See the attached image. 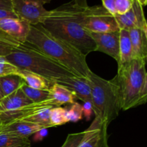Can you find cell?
<instances>
[{
  "label": "cell",
  "mask_w": 147,
  "mask_h": 147,
  "mask_svg": "<svg viewBox=\"0 0 147 147\" xmlns=\"http://www.w3.org/2000/svg\"><path fill=\"white\" fill-rule=\"evenodd\" d=\"M87 8L78 7L73 0L54 9L47 10L40 24L53 35L67 42L87 56L96 49L89 32L82 24Z\"/></svg>",
  "instance_id": "1"
},
{
  "label": "cell",
  "mask_w": 147,
  "mask_h": 147,
  "mask_svg": "<svg viewBox=\"0 0 147 147\" xmlns=\"http://www.w3.org/2000/svg\"><path fill=\"white\" fill-rule=\"evenodd\" d=\"M26 42L67 68L74 76L88 78L91 70L86 62V56L67 42L53 35L41 24L30 25Z\"/></svg>",
  "instance_id": "2"
},
{
  "label": "cell",
  "mask_w": 147,
  "mask_h": 147,
  "mask_svg": "<svg viewBox=\"0 0 147 147\" xmlns=\"http://www.w3.org/2000/svg\"><path fill=\"white\" fill-rule=\"evenodd\" d=\"M146 62L132 59L118 65L116 76L110 80L116 89L121 110L144 104L147 100Z\"/></svg>",
  "instance_id": "3"
},
{
  "label": "cell",
  "mask_w": 147,
  "mask_h": 147,
  "mask_svg": "<svg viewBox=\"0 0 147 147\" xmlns=\"http://www.w3.org/2000/svg\"><path fill=\"white\" fill-rule=\"evenodd\" d=\"M5 57L20 70L35 73L53 83L74 76L67 68L27 42L13 48L11 53Z\"/></svg>",
  "instance_id": "4"
},
{
  "label": "cell",
  "mask_w": 147,
  "mask_h": 147,
  "mask_svg": "<svg viewBox=\"0 0 147 147\" xmlns=\"http://www.w3.org/2000/svg\"><path fill=\"white\" fill-rule=\"evenodd\" d=\"M88 82L91 90V104L95 119L100 123L109 126L119 116V100L114 86L111 80H105L90 71Z\"/></svg>",
  "instance_id": "5"
},
{
  "label": "cell",
  "mask_w": 147,
  "mask_h": 147,
  "mask_svg": "<svg viewBox=\"0 0 147 147\" xmlns=\"http://www.w3.org/2000/svg\"><path fill=\"white\" fill-rule=\"evenodd\" d=\"M82 24L90 32L109 33L119 31L114 16L108 12L103 6L88 7Z\"/></svg>",
  "instance_id": "6"
},
{
  "label": "cell",
  "mask_w": 147,
  "mask_h": 147,
  "mask_svg": "<svg viewBox=\"0 0 147 147\" xmlns=\"http://www.w3.org/2000/svg\"><path fill=\"white\" fill-rule=\"evenodd\" d=\"M30 24L19 18L0 19V42L17 47L26 42Z\"/></svg>",
  "instance_id": "7"
},
{
  "label": "cell",
  "mask_w": 147,
  "mask_h": 147,
  "mask_svg": "<svg viewBox=\"0 0 147 147\" xmlns=\"http://www.w3.org/2000/svg\"><path fill=\"white\" fill-rule=\"evenodd\" d=\"M12 11L17 18L27 22L30 25L40 24L47 13L44 5L51 0H11Z\"/></svg>",
  "instance_id": "8"
},
{
  "label": "cell",
  "mask_w": 147,
  "mask_h": 147,
  "mask_svg": "<svg viewBox=\"0 0 147 147\" xmlns=\"http://www.w3.org/2000/svg\"><path fill=\"white\" fill-rule=\"evenodd\" d=\"M114 17L119 30H129L132 28H139L147 31L143 7L137 0H134L131 8L127 12L121 15L116 14Z\"/></svg>",
  "instance_id": "9"
},
{
  "label": "cell",
  "mask_w": 147,
  "mask_h": 147,
  "mask_svg": "<svg viewBox=\"0 0 147 147\" xmlns=\"http://www.w3.org/2000/svg\"><path fill=\"white\" fill-rule=\"evenodd\" d=\"M96 44V51L101 52L119 63V31L109 33L90 32Z\"/></svg>",
  "instance_id": "10"
},
{
  "label": "cell",
  "mask_w": 147,
  "mask_h": 147,
  "mask_svg": "<svg viewBox=\"0 0 147 147\" xmlns=\"http://www.w3.org/2000/svg\"><path fill=\"white\" fill-rule=\"evenodd\" d=\"M108 126L95 119L90 127L85 130L84 136L78 147H109Z\"/></svg>",
  "instance_id": "11"
},
{
  "label": "cell",
  "mask_w": 147,
  "mask_h": 147,
  "mask_svg": "<svg viewBox=\"0 0 147 147\" xmlns=\"http://www.w3.org/2000/svg\"><path fill=\"white\" fill-rule=\"evenodd\" d=\"M56 106H59V105L53 98H50L47 100L40 103H32L17 110L0 113V119L2 122V125H4L14 121L22 120L24 118L42 109L54 108Z\"/></svg>",
  "instance_id": "12"
},
{
  "label": "cell",
  "mask_w": 147,
  "mask_h": 147,
  "mask_svg": "<svg viewBox=\"0 0 147 147\" xmlns=\"http://www.w3.org/2000/svg\"><path fill=\"white\" fill-rule=\"evenodd\" d=\"M55 83L67 88L76 94V98L84 102H91V90L88 79L76 76H68Z\"/></svg>",
  "instance_id": "13"
},
{
  "label": "cell",
  "mask_w": 147,
  "mask_h": 147,
  "mask_svg": "<svg viewBox=\"0 0 147 147\" xmlns=\"http://www.w3.org/2000/svg\"><path fill=\"white\" fill-rule=\"evenodd\" d=\"M42 129H47L41 125L23 120L14 121L2 125L0 128V132L10 134L23 138H29Z\"/></svg>",
  "instance_id": "14"
},
{
  "label": "cell",
  "mask_w": 147,
  "mask_h": 147,
  "mask_svg": "<svg viewBox=\"0 0 147 147\" xmlns=\"http://www.w3.org/2000/svg\"><path fill=\"white\" fill-rule=\"evenodd\" d=\"M132 45L133 59L146 61L147 57V31L139 28L129 30Z\"/></svg>",
  "instance_id": "15"
},
{
  "label": "cell",
  "mask_w": 147,
  "mask_h": 147,
  "mask_svg": "<svg viewBox=\"0 0 147 147\" xmlns=\"http://www.w3.org/2000/svg\"><path fill=\"white\" fill-rule=\"evenodd\" d=\"M32 103V102L25 96L20 88L1 99L0 101V113L17 110Z\"/></svg>",
  "instance_id": "16"
},
{
  "label": "cell",
  "mask_w": 147,
  "mask_h": 147,
  "mask_svg": "<svg viewBox=\"0 0 147 147\" xmlns=\"http://www.w3.org/2000/svg\"><path fill=\"white\" fill-rule=\"evenodd\" d=\"M50 96L59 106L63 104H73L76 98V94L67 88L61 86L57 83H54L50 87Z\"/></svg>",
  "instance_id": "17"
},
{
  "label": "cell",
  "mask_w": 147,
  "mask_h": 147,
  "mask_svg": "<svg viewBox=\"0 0 147 147\" xmlns=\"http://www.w3.org/2000/svg\"><path fill=\"white\" fill-rule=\"evenodd\" d=\"M17 75L22 78L27 86L32 88L49 90L54 83L39 75L27 70H20Z\"/></svg>",
  "instance_id": "18"
},
{
  "label": "cell",
  "mask_w": 147,
  "mask_h": 147,
  "mask_svg": "<svg viewBox=\"0 0 147 147\" xmlns=\"http://www.w3.org/2000/svg\"><path fill=\"white\" fill-rule=\"evenodd\" d=\"M132 59V45L129 30H119V63L118 65L127 63Z\"/></svg>",
  "instance_id": "19"
},
{
  "label": "cell",
  "mask_w": 147,
  "mask_h": 147,
  "mask_svg": "<svg viewBox=\"0 0 147 147\" xmlns=\"http://www.w3.org/2000/svg\"><path fill=\"white\" fill-rule=\"evenodd\" d=\"M24 84V80L18 75H9L0 77V88L4 97L14 93Z\"/></svg>",
  "instance_id": "20"
},
{
  "label": "cell",
  "mask_w": 147,
  "mask_h": 147,
  "mask_svg": "<svg viewBox=\"0 0 147 147\" xmlns=\"http://www.w3.org/2000/svg\"><path fill=\"white\" fill-rule=\"evenodd\" d=\"M29 138H23L10 134L0 132V147H30Z\"/></svg>",
  "instance_id": "21"
},
{
  "label": "cell",
  "mask_w": 147,
  "mask_h": 147,
  "mask_svg": "<svg viewBox=\"0 0 147 147\" xmlns=\"http://www.w3.org/2000/svg\"><path fill=\"white\" fill-rule=\"evenodd\" d=\"M51 109H53V108L42 109V110L38 111L32 113L27 117L24 118L22 120L32 122V123H36V124L41 125V126H45L47 129L53 127L50 124V113Z\"/></svg>",
  "instance_id": "22"
},
{
  "label": "cell",
  "mask_w": 147,
  "mask_h": 147,
  "mask_svg": "<svg viewBox=\"0 0 147 147\" xmlns=\"http://www.w3.org/2000/svg\"><path fill=\"white\" fill-rule=\"evenodd\" d=\"M25 96L31 100L32 103H40L50 98V91L45 90L32 88L29 87L24 83L21 87Z\"/></svg>",
  "instance_id": "23"
},
{
  "label": "cell",
  "mask_w": 147,
  "mask_h": 147,
  "mask_svg": "<svg viewBox=\"0 0 147 147\" xmlns=\"http://www.w3.org/2000/svg\"><path fill=\"white\" fill-rule=\"evenodd\" d=\"M50 121L53 127L61 126L67 123L64 108H62L61 106H56L51 109L50 113Z\"/></svg>",
  "instance_id": "24"
},
{
  "label": "cell",
  "mask_w": 147,
  "mask_h": 147,
  "mask_svg": "<svg viewBox=\"0 0 147 147\" xmlns=\"http://www.w3.org/2000/svg\"><path fill=\"white\" fill-rule=\"evenodd\" d=\"M67 122H78L83 117V108L78 103L75 102L70 106L64 108Z\"/></svg>",
  "instance_id": "25"
},
{
  "label": "cell",
  "mask_w": 147,
  "mask_h": 147,
  "mask_svg": "<svg viewBox=\"0 0 147 147\" xmlns=\"http://www.w3.org/2000/svg\"><path fill=\"white\" fill-rule=\"evenodd\" d=\"M20 69L10 63L5 57H0V77L9 75H17Z\"/></svg>",
  "instance_id": "26"
},
{
  "label": "cell",
  "mask_w": 147,
  "mask_h": 147,
  "mask_svg": "<svg viewBox=\"0 0 147 147\" xmlns=\"http://www.w3.org/2000/svg\"><path fill=\"white\" fill-rule=\"evenodd\" d=\"M85 133H86V131L78 132V133L70 134L67 135L64 144L61 147H78L81 142Z\"/></svg>",
  "instance_id": "27"
},
{
  "label": "cell",
  "mask_w": 147,
  "mask_h": 147,
  "mask_svg": "<svg viewBox=\"0 0 147 147\" xmlns=\"http://www.w3.org/2000/svg\"><path fill=\"white\" fill-rule=\"evenodd\" d=\"M134 0H115L117 14L121 15L127 12L132 7Z\"/></svg>",
  "instance_id": "28"
},
{
  "label": "cell",
  "mask_w": 147,
  "mask_h": 147,
  "mask_svg": "<svg viewBox=\"0 0 147 147\" xmlns=\"http://www.w3.org/2000/svg\"><path fill=\"white\" fill-rule=\"evenodd\" d=\"M103 7L110 13L111 15L115 16L117 14L116 9V4H115V0H101Z\"/></svg>",
  "instance_id": "29"
},
{
  "label": "cell",
  "mask_w": 147,
  "mask_h": 147,
  "mask_svg": "<svg viewBox=\"0 0 147 147\" xmlns=\"http://www.w3.org/2000/svg\"><path fill=\"white\" fill-rule=\"evenodd\" d=\"M82 108H83V115H84L86 120L89 121L90 119V117L92 116V113L93 111V108H92L91 102H84L83 105L82 106Z\"/></svg>",
  "instance_id": "30"
},
{
  "label": "cell",
  "mask_w": 147,
  "mask_h": 147,
  "mask_svg": "<svg viewBox=\"0 0 147 147\" xmlns=\"http://www.w3.org/2000/svg\"><path fill=\"white\" fill-rule=\"evenodd\" d=\"M13 47L0 42V57H7L12 51Z\"/></svg>",
  "instance_id": "31"
},
{
  "label": "cell",
  "mask_w": 147,
  "mask_h": 147,
  "mask_svg": "<svg viewBox=\"0 0 147 147\" xmlns=\"http://www.w3.org/2000/svg\"><path fill=\"white\" fill-rule=\"evenodd\" d=\"M48 134L47 129H42L34 134V141L35 142H40L42 141Z\"/></svg>",
  "instance_id": "32"
},
{
  "label": "cell",
  "mask_w": 147,
  "mask_h": 147,
  "mask_svg": "<svg viewBox=\"0 0 147 147\" xmlns=\"http://www.w3.org/2000/svg\"><path fill=\"white\" fill-rule=\"evenodd\" d=\"M7 17H10V18H17L16 14L10 10L5 9H0V19L1 18H7Z\"/></svg>",
  "instance_id": "33"
},
{
  "label": "cell",
  "mask_w": 147,
  "mask_h": 147,
  "mask_svg": "<svg viewBox=\"0 0 147 147\" xmlns=\"http://www.w3.org/2000/svg\"><path fill=\"white\" fill-rule=\"evenodd\" d=\"M0 9L12 11V6H11V0H0Z\"/></svg>",
  "instance_id": "34"
},
{
  "label": "cell",
  "mask_w": 147,
  "mask_h": 147,
  "mask_svg": "<svg viewBox=\"0 0 147 147\" xmlns=\"http://www.w3.org/2000/svg\"><path fill=\"white\" fill-rule=\"evenodd\" d=\"M75 4L81 8H87L89 6L88 5L87 0H73Z\"/></svg>",
  "instance_id": "35"
},
{
  "label": "cell",
  "mask_w": 147,
  "mask_h": 147,
  "mask_svg": "<svg viewBox=\"0 0 147 147\" xmlns=\"http://www.w3.org/2000/svg\"><path fill=\"white\" fill-rule=\"evenodd\" d=\"M137 1H139L141 4H142V7H144V6H146L147 4V0H137Z\"/></svg>",
  "instance_id": "36"
},
{
  "label": "cell",
  "mask_w": 147,
  "mask_h": 147,
  "mask_svg": "<svg viewBox=\"0 0 147 147\" xmlns=\"http://www.w3.org/2000/svg\"><path fill=\"white\" fill-rule=\"evenodd\" d=\"M4 98V96H3L2 93H1V88H0V101H1V99Z\"/></svg>",
  "instance_id": "37"
},
{
  "label": "cell",
  "mask_w": 147,
  "mask_h": 147,
  "mask_svg": "<svg viewBox=\"0 0 147 147\" xmlns=\"http://www.w3.org/2000/svg\"><path fill=\"white\" fill-rule=\"evenodd\" d=\"M1 126H2V122H1V119H0V128H1Z\"/></svg>",
  "instance_id": "38"
}]
</instances>
